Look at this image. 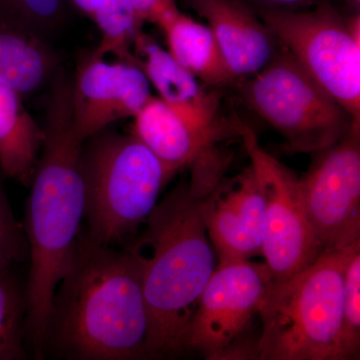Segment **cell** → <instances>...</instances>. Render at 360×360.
Instances as JSON below:
<instances>
[{
  "instance_id": "1",
  "label": "cell",
  "mask_w": 360,
  "mask_h": 360,
  "mask_svg": "<svg viewBox=\"0 0 360 360\" xmlns=\"http://www.w3.org/2000/svg\"><path fill=\"white\" fill-rule=\"evenodd\" d=\"M44 129L23 226L30 262L25 328L37 356L44 354L54 295L70 269L84 219V142L75 132L71 80L63 73L51 80Z\"/></svg>"
},
{
  "instance_id": "2",
  "label": "cell",
  "mask_w": 360,
  "mask_h": 360,
  "mask_svg": "<svg viewBox=\"0 0 360 360\" xmlns=\"http://www.w3.org/2000/svg\"><path fill=\"white\" fill-rule=\"evenodd\" d=\"M221 179L206 170L191 172L188 182L158 203L127 248L141 267L148 359L186 352L189 324L217 267L203 203Z\"/></svg>"
},
{
  "instance_id": "3",
  "label": "cell",
  "mask_w": 360,
  "mask_h": 360,
  "mask_svg": "<svg viewBox=\"0 0 360 360\" xmlns=\"http://www.w3.org/2000/svg\"><path fill=\"white\" fill-rule=\"evenodd\" d=\"M149 317L141 271L129 250L98 245L80 231L59 283L47 340L71 359H148Z\"/></svg>"
},
{
  "instance_id": "4",
  "label": "cell",
  "mask_w": 360,
  "mask_h": 360,
  "mask_svg": "<svg viewBox=\"0 0 360 360\" xmlns=\"http://www.w3.org/2000/svg\"><path fill=\"white\" fill-rule=\"evenodd\" d=\"M348 248L322 251L295 276L272 281L258 311V359L340 360Z\"/></svg>"
},
{
  "instance_id": "5",
  "label": "cell",
  "mask_w": 360,
  "mask_h": 360,
  "mask_svg": "<svg viewBox=\"0 0 360 360\" xmlns=\"http://www.w3.org/2000/svg\"><path fill=\"white\" fill-rule=\"evenodd\" d=\"M89 239L113 246L146 224L174 176L134 134L106 129L84 141L80 155Z\"/></svg>"
},
{
  "instance_id": "6",
  "label": "cell",
  "mask_w": 360,
  "mask_h": 360,
  "mask_svg": "<svg viewBox=\"0 0 360 360\" xmlns=\"http://www.w3.org/2000/svg\"><path fill=\"white\" fill-rule=\"evenodd\" d=\"M245 79L243 101L283 137L291 153L328 148L360 125L281 46L269 65Z\"/></svg>"
},
{
  "instance_id": "7",
  "label": "cell",
  "mask_w": 360,
  "mask_h": 360,
  "mask_svg": "<svg viewBox=\"0 0 360 360\" xmlns=\"http://www.w3.org/2000/svg\"><path fill=\"white\" fill-rule=\"evenodd\" d=\"M277 44L360 124V16L343 18L328 1L309 11L259 13Z\"/></svg>"
},
{
  "instance_id": "8",
  "label": "cell",
  "mask_w": 360,
  "mask_h": 360,
  "mask_svg": "<svg viewBox=\"0 0 360 360\" xmlns=\"http://www.w3.org/2000/svg\"><path fill=\"white\" fill-rule=\"evenodd\" d=\"M272 281L265 262L217 265L189 324L186 352L210 360L258 359L246 333Z\"/></svg>"
},
{
  "instance_id": "9",
  "label": "cell",
  "mask_w": 360,
  "mask_h": 360,
  "mask_svg": "<svg viewBox=\"0 0 360 360\" xmlns=\"http://www.w3.org/2000/svg\"><path fill=\"white\" fill-rule=\"evenodd\" d=\"M239 137L264 193L265 264L274 281H284L309 266L321 253L307 219L302 181L260 146L250 127L243 124Z\"/></svg>"
},
{
  "instance_id": "10",
  "label": "cell",
  "mask_w": 360,
  "mask_h": 360,
  "mask_svg": "<svg viewBox=\"0 0 360 360\" xmlns=\"http://www.w3.org/2000/svg\"><path fill=\"white\" fill-rule=\"evenodd\" d=\"M314 155L300 177L312 233L321 252L348 248L360 241V125Z\"/></svg>"
},
{
  "instance_id": "11",
  "label": "cell",
  "mask_w": 360,
  "mask_h": 360,
  "mask_svg": "<svg viewBox=\"0 0 360 360\" xmlns=\"http://www.w3.org/2000/svg\"><path fill=\"white\" fill-rule=\"evenodd\" d=\"M150 82L132 61H108L90 53L71 82L73 125L87 141L113 122L134 118L153 97Z\"/></svg>"
},
{
  "instance_id": "12",
  "label": "cell",
  "mask_w": 360,
  "mask_h": 360,
  "mask_svg": "<svg viewBox=\"0 0 360 360\" xmlns=\"http://www.w3.org/2000/svg\"><path fill=\"white\" fill-rule=\"evenodd\" d=\"M208 238L219 264L262 255L266 219L262 187L250 165L231 179L220 180L203 203Z\"/></svg>"
},
{
  "instance_id": "13",
  "label": "cell",
  "mask_w": 360,
  "mask_h": 360,
  "mask_svg": "<svg viewBox=\"0 0 360 360\" xmlns=\"http://www.w3.org/2000/svg\"><path fill=\"white\" fill-rule=\"evenodd\" d=\"M134 58L158 91V97L182 117L224 139L240 136L243 124L226 120L221 115L219 92L208 91L205 84L146 33L141 32L137 37Z\"/></svg>"
},
{
  "instance_id": "14",
  "label": "cell",
  "mask_w": 360,
  "mask_h": 360,
  "mask_svg": "<svg viewBox=\"0 0 360 360\" xmlns=\"http://www.w3.org/2000/svg\"><path fill=\"white\" fill-rule=\"evenodd\" d=\"M208 23L234 80L252 77L279 51L274 35L238 0H186Z\"/></svg>"
},
{
  "instance_id": "15",
  "label": "cell",
  "mask_w": 360,
  "mask_h": 360,
  "mask_svg": "<svg viewBox=\"0 0 360 360\" xmlns=\"http://www.w3.org/2000/svg\"><path fill=\"white\" fill-rule=\"evenodd\" d=\"M134 120L132 134L174 175L224 139L189 122L160 97H151Z\"/></svg>"
},
{
  "instance_id": "16",
  "label": "cell",
  "mask_w": 360,
  "mask_h": 360,
  "mask_svg": "<svg viewBox=\"0 0 360 360\" xmlns=\"http://www.w3.org/2000/svg\"><path fill=\"white\" fill-rule=\"evenodd\" d=\"M156 25L165 34L168 53L201 84L215 87L236 82L207 25L182 13L179 7L165 14Z\"/></svg>"
},
{
  "instance_id": "17",
  "label": "cell",
  "mask_w": 360,
  "mask_h": 360,
  "mask_svg": "<svg viewBox=\"0 0 360 360\" xmlns=\"http://www.w3.org/2000/svg\"><path fill=\"white\" fill-rule=\"evenodd\" d=\"M45 132L23 104V97L0 82V169L30 187L44 146Z\"/></svg>"
},
{
  "instance_id": "18",
  "label": "cell",
  "mask_w": 360,
  "mask_h": 360,
  "mask_svg": "<svg viewBox=\"0 0 360 360\" xmlns=\"http://www.w3.org/2000/svg\"><path fill=\"white\" fill-rule=\"evenodd\" d=\"M56 70L58 58L39 33L0 20V82L25 97L44 86Z\"/></svg>"
},
{
  "instance_id": "19",
  "label": "cell",
  "mask_w": 360,
  "mask_h": 360,
  "mask_svg": "<svg viewBox=\"0 0 360 360\" xmlns=\"http://www.w3.org/2000/svg\"><path fill=\"white\" fill-rule=\"evenodd\" d=\"M90 20L101 32L99 44L91 52L94 56H115L134 63V45L143 22L129 0H101Z\"/></svg>"
},
{
  "instance_id": "20",
  "label": "cell",
  "mask_w": 360,
  "mask_h": 360,
  "mask_svg": "<svg viewBox=\"0 0 360 360\" xmlns=\"http://www.w3.org/2000/svg\"><path fill=\"white\" fill-rule=\"evenodd\" d=\"M26 300L13 269L0 270V360L25 359Z\"/></svg>"
},
{
  "instance_id": "21",
  "label": "cell",
  "mask_w": 360,
  "mask_h": 360,
  "mask_svg": "<svg viewBox=\"0 0 360 360\" xmlns=\"http://www.w3.org/2000/svg\"><path fill=\"white\" fill-rule=\"evenodd\" d=\"M360 352V241L348 248L343 281L340 360L359 359Z\"/></svg>"
},
{
  "instance_id": "22",
  "label": "cell",
  "mask_w": 360,
  "mask_h": 360,
  "mask_svg": "<svg viewBox=\"0 0 360 360\" xmlns=\"http://www.w3.org/2000/svg\"><path fill=\"white\" fill-rule=\"evenodd\" d=\"M65 0H0V20L39 33L58 22Z\"/></svg>"
},
{
  "instance_id": "23",
  "label": "cell",
  "mask_w": 360,
  "mask_h": 360,
  "mask_svg": "<svg viewBox=\"0 0 360 360\" xmlns=\"http://www.w3.org/2000/svg\"><path fill=\"white\" fill-rule=\"evenodd\" d=\"M28 258V245L22 224L13 210L0 181V270L13 269Z\"/></svg>"
},
{
  "instance_id": "24",
  "label": "cell",
  "mask_w": 360,
  "mask_h": 360,
  "mask_svg": "<svg viewBox=\"0 0 360 360\" xmlns=\"http://www.w3.org/2000/svg\"><path fill=\"white\" fill-rule=\"evenodd\" d=\"M142 22L158 23L165 14L177 8L175 0H129Z\"/></svg>"
},
{
  "instance_id": "25",
  "label": "cell",
  "mask_w": 360,
  "mask_h": 360,
  "mask_svg": "<svg viewBox=\"0 0 360 360\" xmlns=\"http://www.w3.org/2000/svg\"><path fill=\"white\" fill-rule=\"evenodd\" d=\"M255 1L264 4L266 8L290 9L291 7L309 6L315 0H255Z\"/></svg>"
},
{
  "instance_id": "26",
  "label": "cell",
  "mask_w": 360,
  "mask_h": 360,
  "mask_svg": "<svg viewBox=\"0 0 360 360\" xmlns=\"http://www.w3.org/2000/svg\"><path fill=\"white\" fill-rule=\"evenodd\" d=\"M78 11H82L87 18H91L101 0H70Z\"/></svg>"
},
{
  "instance_id": "27",
  "label": "cell",
  "mask_w": 360,
  "mask_h": 360,
  "mask_svg": "<svg viewBox=\"0 0 360 360\" xmlns=\"http://www.w3.org/2000/svg\"><path fill=\"white\" fill-rule=\"evenodd\" d=\"M347 2L348 6L352 7L355 13H359L360 8V0H345Z\"/></svg>"
}]
</instances>
